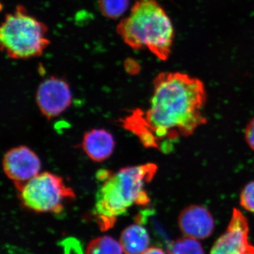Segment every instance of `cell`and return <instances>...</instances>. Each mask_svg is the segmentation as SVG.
<instances>
[{"label":"cell","mask_w":254,"mask_h":254,"mask_svg":"<svg viewBox=\"0 0 254 254\" xmlns=\"http://www.w3.org/2000/svg\"><path fill=\"white\" fill-rule=\"evenodd\" d=\"M168 254H205L203 247L197 240L190 237L177 239L168 247Z\"/></svg>","instance_id":"4fadbf2b"},{"label":"cell","mask_w":254,"mask_h":254,"mask_svg":"<svg viewBox=\"0 0 254 254\" xmlns=\"http://www.w3.org/2000/svg\"><path fill=\"white\" fill-rule=\"evenodd\" d=\"M245 137L247 144L254 151V118L251 120L246 127Z\"/></svg>","instance_id":"2e32d148"},{"label":"cell","mask_w":254,"mask_h":254,"mask_svg":"<svg viewBox=\"0 0 254 254\" xmlns=\"http://www.w3.org/2000/svg\"><path fill=\"white\" fill-rule=\"evenodd\" d=\"M119 36L133 50L147 48L165 61L173 49V23L157 0H137L130 14L117 26Z\"/></svg>","instance_id":"3957f363"},{"label":"cell","mask_w":254,"mask_h":254,"mask_svg":"<svg viewBox=\"0 0 254 254\" xmlns=\"http://www.w3.org/2000/svg\"><path fill=\"white\" fill-rule=\"evenodd\" d=\"M100 12L106 18L121 17L129 6V0H98Z\"/></svg>","instance_id":"5bb4252c"},{"label":"cell","mask_w":254,"mask_h":254,"mask_svg":"<svg viewBox=\"0 0 254 254\" xmlns=\"http://www.w3.org/2000/svg\"><path fill=\"white\" fill-rule=\"evenodd\" d=\"M203 82L181 72L158 73L146 111L137 110L125 121L148 148L170 153L180 138L190 136L206 123Z\"/></svg>","instance_id":"6da1fadb"},{"label":"cell","mask_w":254,"mask_h":254,"mask_svg":"<svg viewBox=\"0 0 254 254\" xmlns=\"http://www.w3.org/2000/svg\"><path fill=\"white\" fill-rule=\"evenodd\" d=\"M48 28L18 5L14 12L5 16L0 28V43L3 52L14 60L37 58L49 46Z\"/></svg>","instance_id":"277c9868"},{"label":"cell","mask_w":254,"mask_h":254,"mask_svg":"<svg viewBox=\"0 0 254 254\" xmlns=\"http://www.w3.org/2000/svg\"><path fill=\"white\" fill-rule=\"evenodd\" d=\"M157 170L156 165L148 163L127 167L116 173L107 170L97 173L100 186L93 211L102 230L113 227L117 218L125 215L133 205L149 203L144 187L153 180Z\"/></svg>","instance_id":"7a4b0ae2"},{"label":"cell","mask_w":254,"mask_h":254,"mask_svg":"<svg viewBox=\"0 0 254 254\" xmlns=\"http://www.w3.org/2000/svg\"><path fill=\"white\" fill-rule=\"evenodd\" d=\"M115 141L111 133L96 128L87 132L82 141L86 154L95 162L104 161L113 154Z\"/></svg>","instance_id":"30bf717a"},{"label":"cell","mask_w":254,"mask_h":254,"mask_svg":"<svg viewBox=\"0 0 254 254\" xmlns=\"http://www.w3.org/2000/svg\"><path fill=\"white\" fill-rule=\"evenodd\" d=\"M178 225L185 236L195 240L208 238L215 229L213 215L200 205H190L183 209L179 215Z\"/></svg>","instance_id":"9c48e42d"},{"label":"cell","mask_w":254,"mask_h":254,"mask_svg":"<svg viewBox=\"0 0 254 254\" xmlns=\"http://www.w3.org/2000/svg\"><path fill=\"white\" fill-rule=\"evenodd\" d=\"M121 244L109 236L100 237L90 242L86 254H123Z\"/></svg>","instance_id":"7c38bea8"},{"label":"cell","mask_w":254,"mask_h":254,"mask_svg":"<svg viewBox=\"0 0 254 254\" xmlns=\"http://www.w3.org/2000/svg\"><path fill=\"white\" fill-rule=\"evenodd\" d=\"M120 244L125 254H142L149 247V234L136 222L123 230L120 236Z\"/></svg>","instance_id":"8fae6325"},{"label":"cell","mask_w":254,"mask_h":254,"mask_svg":"<svg viewBox=\"0 0 254 254\" xmlns=\"http://www.w3.org/2000/svg\"><path fill=\"white\" fill-rule=\"evenodd\" d=\"M72 94L68 83L61 78L50 77L42 82L36 93V102L48 119L59 116L71 105Z\"/></svg>","instance_id":"ba28073f"},{"label":"cell","mask_w":254,"mask_h":254,"mask_svg":"<svg viewBox=\"0 0 254 254\" xmlns=\"http://www.w3.org/2000/svg\"><path fill=\"white\" fill-rule=\"evenodd\" d=\"M249 234L248 220L240 210L234 209L226 231L214 244L210 254H254Z\"/></svg>","instance_id":"52a82bcc"},{"label":"cell","mask_w":254,"mask_h":254,"mask_svg":"<svg viewBox=\"0 0 254 254\" xmlns=\"http://www.w3.org/2000/svg\"><path fill=\"white\" fill-rule=\"evenodd\" d=\"M240 204L246 210L254 213V181L247 184L241 192Z\"/></svg>","instance_id":"9a60e30c"},{"label":"cell","mask_w":254,"mask_h":254,"mask_svg":"<svg viewBox=\"0 0 254 254\" xmlns=\"http://www.w3.org/2000/svg\"><path fill=\"white\" fill-rule=\"evenodd\" d=\"M142 254H165L164 251L159 247H153L148 248L144 253Z\"/></svg>","instance_id":"e0dca14e"},{"label":"cell","mask_w":254,"mask_h":254,"mask_svg":"<svg viewBox=\"0 0 254 254\" xmlns=\"http://www.w3.org/2000/svg\"><path fill=\"white\" fill-rule=\"evenodd\" d=\"M25 208L36 213H62L65 200L74 198V192L63 179L48 173L38 174L19 190Z\"/></svg>","instance_id":"5b68a950"},{"label":"cell","mask_w":254,"mask_h":254,"mask_svg":"<svg viewBox=\"0 0 254 254\" xmlns=\"http://www.w3.org/2000/svg\"><path fill=\"white\" fill-rule=\"evenodd\" d=\"M3 170L18 190L40 174L41 162L38 155L26 146L11 148L5 153Z\"/></svg>","instance_id":"8992f818"}]
</instances>
